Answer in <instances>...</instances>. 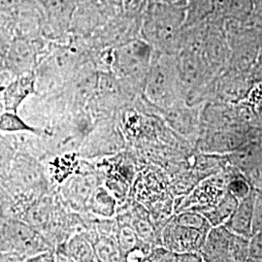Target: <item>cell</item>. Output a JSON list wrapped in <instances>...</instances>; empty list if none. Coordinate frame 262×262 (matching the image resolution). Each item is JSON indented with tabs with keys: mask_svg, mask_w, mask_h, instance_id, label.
Instances as JSON below:
<instances>
[{
	"mask_svg": "<svg viewBox=\"0 0 262 262\" xmlns=\"http://www.w3.org/2000/svg\"><path fill=\"white\" fill-rule=\"evenodd\" d=\"M186 19V5L150 1L141 19L140 37L155 51L177 56Z\"/></svg>",
	"mask_w": 262,
	"mask_h": 262,
	"instance_id": "obj_1",
	"label": "cell"
},
{
	"mask_svg": "<svg viewBox=\"0 0 262 262\" xmlns=\"http://www.w3.org/2000/svg\"><path fill=\"white\" fill-rule=\"evenodd\" d=\"M144 93L149 101L160 108L180 106L187 94L179 73L177 56L155 52L145 80Z\"/></svg>",
	"mask_w": 262,
	"mask_h": 262,
	"instance_id": "obj_2",
	"label": "cell"
},
{
	"mask_svg": "<svg viewBox=\"0 0 262 262\" xmlns=\"http://www.w3.org/2000/svg\"><path fill=\"white\" fill-rule=\"evenodd\" d=\"M155 49L142 37H135L118 46L112 55V66L116 73L130 82L145 84Z\"/></svg>",
	"mask_w": 262,
	"mask_h": 262,
	"instance_id": "obj_3",
	"label": "cell"
},
{
	"mask_svg": "<svg viewBox=\"0 0 262 262\" xmlns=\"http://www.w3.org/2000/svg\"><path fill=\"white\" fill-rule=\"evenodd\" d=\"M249 242L225 225L212 226L202 246V257L206 261H245L249 258Z\"/></svg>",
	"mask_w": 262,
	"mask_h": 262,
	"instance_id": "obj_4",
	"label": "cell"
},
{
	"mask_svg": "<svg viewBox=\"0 0 262 262\" xmlns=\"http://www.w3.org/2000/svg\"><path fill=\"white\" fill-rule=\"evenodd\" d=\"M80 0H44L42 28L46 34L62 37L70 32L72 20Z\"/></svg>",
	"mask_w": 262,
	"mask_h": 262,
	"instance_id": "obj_5",
	"label": "cell"
},
{
	"mask_svg": "<svg viewBox=\"0 0 262 262\" xmlns=\"http://www.w3.org/2000/svg\"><path fill=\"white\" fill-rule=\"evenodd\" d=\"M211 229V228H210ZM210 229L197 228L180 224L176 220L171 223L165 232V242L173 252L196 253L201 250Z\"/></svg>",
	"mask_w": 262,
	"mask_h": 262,
	"instance_id": "obj_6",
	"label": "cell"
},
{
	"mask_svg": "<svg viewBox=\"0 0 262 262\" xmlns=\"http://www.w3.org/2000/svg\"><path fill=\"white\" fill-rule=\"evenodd\" d=\"M36 51L28 38L14 39L6 54V64L17 75L31 73L36 63Z\"/></svg>",
	"mask_w": 262,
	"mask_h": 262,
	"instance_id": "obj_7",
	"label": "cell"
},
{
	"mask_svg": "<svg viewBox=\"0 0 262 262\" xmlns=\"http://www.w3.org/2000/svg\"><path fill=\"white\" fill-rule=\"evenodd\" d=\"M255 192L253 190L249 195L239 200L234 212L225 223V226L235 234L250 239L253 235Z\"/></svg>",
	"mask_w": 262,
	"mask_h": 262,
	"instance_id": "obj_8",
	"label": "cell"
},
{
	"mask_svg": "<svg viewBox=\"0 0 262 262\" xmlns=\"http://www.w3.org/2000/svg\"><path fill=\"white\" fill-rule=\"evenodd\" d=\"M34 76L32 73L19 75L11 82L4 92V103L8 111L16 112L20 103L34 92Z\"/></svg>",
	"mask_w": 262,
	"mask_h": 262,
	"instance_id": "obj_9",
	"label": "cell"
},
{
	"mask_svg": "<svg viewBox=\"0 0 262 262\" xmlns=\"http://www.w3.org/2000/svg\"><path fill=\"white\" fill-rule=\"evenodd\" d=\"M220 0H187L184 28L203 24L216 16Z\"/></svg>",
	"mask_w": 262,
	"mask_h": 262,
	"instance_id": "obj_10",
	"label": "cell"
},
{
	"mask_svg": "<svg viewBox=\"0 0 262 262\" xmlns=\"http://www.w3.org/2000/svg\"><path fill=\"white\" fill-rule=\"evenodd\" d=\"M254 12L253 0H220L215 17L246 23Z\"/></svg>",
	"mask_w": 262,
	"mask_h": 262,
	"instance_id": "obj_11",
	"label": "cell"
},
{
	"mask_svg": "<svg viewBox=\"0 0 262 262\" xmlns=\"http://www.w3.org/2000/svg\"><path fill=\"white\" fill-rule=\"evenodd\" d=\"M239 200L226 190V193L220 200L219 204L207 212H202V215L207 219L212 226L225 225V222L234 212Z\"/></svg>",
	"mask_w": 262,
	"mask_h": 262,
	"instance_id": "obj_12",
	"label": "cell"
},
{
	"mask_svg": "<svg viewBox=\"0 0 262 262\" xmlns=\"http://www.w3.org/2000/svg\"><path fill=\"white\" fill-rule=\"evenodd\" d=\"M9 227L10 239L20 252H30L39 248L38 235L34 230L21 224H14Z\"/></svg>",
	"mask_w": 262,
	"mask_h": 262,
	"instance_id": "obj_13",
	"label": "cell"
},
{
	"mask_svg": "<svg viewBox=\"0 0 262 262\" xmlns=\"http://www.w3.org/2000/svg\"><path fill=\"white\" fill-rule=\"evenodd\" d=\"M244 139L239 133L233 131L216 132L209 137V148L215 150H238L243 146Z\"/></svg>",
	"mask_w": 262,
	"mask_h": 262,
	"instance_id": "obj_14",
	"label": "cell"
},
{
	"mask_svg": "<svg viewBox=\"0 0 262 262\" xmlns=\"http://www.w3.org/2000/svg\"><path fill=\"white\" fill-rule=\"evenodd\" d=\"M0 128L5 131H34L23 122L15 112L7 111L0 117Z\"/></svg>",
	"mask_w": 262,
	"mask_h": 262,
	"instance_id": "obj_15",
	"label": "cell"
},
{
	"mask_svg": "<svg viewBox=\"0 0 262 262\" xmlns=\"http://www.w3.org/2000/svg\"><path fill=\"white\" fill-rule=\"evenodd\" d=\"M226 190L234 195L238 200H241L248 196L253 189L251 188L250 183L243 177H236L232 179L226 186Z\"/></svg>",
	"mask_w": 262,
	"mask_h": 262,
	"instance_id": "obj_16",
	"label": "cell"
},
{
	"mask_svg": "<svg viewBox=\"0 0 262 262\" xmlns=\"http://www.w3.org/2000/svg\"><path fill=\"white\" fill-rule=\"evenodd\" d=\"M249 258L254 261H262V231L253 233L250 238Z\"/></svg>",
	"mask_w": 262,
	"mask_h": 262,
	"instance_id": "obj_17",
	"label": "cell"
},
{
	"mask_svg": "<svg viewBox=\"0 0 262 262\" xmlns=\"http://www.w3.org/2000/svg\"><path fill=\"white\" fill-rule=\"evenodd\" d=\"M165 3H171V4H181V5H187V0H158Z\"/></svg>",
	"mask_w": 262,
	"mask_h": 262,
	"instance_id": "obj_18",
	"label": "cell"
}]
</instances>
